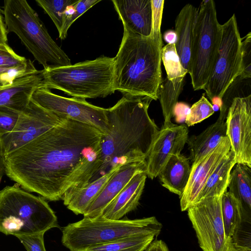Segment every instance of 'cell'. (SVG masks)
<instances>
[{
  "label": "cell",
  "mask_w": 251,
  "mask_h": 251,
  "mask_svg": "<svg viewBox=\"0 0 251 251\" xmlns=\"http://www.w3.org/2000/svg\"><path fill=\"white\" fill-rule=\"evenodd\" d=\"M152 100L124 95L107 108L108 130L102 137L97 169L88 183L124 164L146 160L159 130L148 113Z\"/></svg>",
  "instance_id": "7a4b0ae2"
},
{
  "label": "cell",
  "mask_w": 251,
  "mask_h": 251,
  "mask_svg": "<svg viewBox=\"0 0 251 251\" xmlns=\"http://www.w3.org/2000/svg\"><path fill=\"white\" fill-rule=\"evenodd\" d=\"M228 191L239 201L242 210L243 223H251V168L240 163L230 174Z\"/></svg>",
  "instance_id": "cb8c5ba5"
},
{
  "label": "cell",
  "mask_w": 251,
  "mask_h": 251,
  "mask_svg": "<svg viewBox=\"0 0 251 251\" xmlns=\"http://www.w3.org/2000/svg\"><path fill=\"white\" fill-rule=\"evenodd\" d=\"M114 57L101 56L74 65L41 70V87L63 91L74 98L105 97L113 94Z\"/></svg>",
  "instance_id": "277c9868"
},
{
  "label": "cell",
  "mask_w": 251,
  "mask_h": 251,
  "mask_svg": "<svg viewBox=\"0 0 251 251\" xmlns=\"http://www.w3.org/2000/svg\"><path fill=\"white\" fill-rule=\"evenodd\" d=\"M222 34L214 0H203L198 9L193 29L190 75L195 90L203 89L212 73Z\"/></svg>",
  "instance_id": "ba28073f"
},
{
  "label": "cell",
  "mask_w": 251,
  "mask_h": 251,
  "mask_svg": "<svg viewBox=\"0 0 251 251\" xmlns=\"http://www.w3.org/2000/svg\"><path fill=\"white\" fill-rule=\"evenodd\" d=\"M230 150L227 136L222 138L218 145L208 153L193 162L186 188L179 197L182 211L195 204L207 179L222 158Z\"/></svg>",
  "instance_id": "9a60e30c"
},
{
  "label": "cell",
  "mask_w": 251,
  "mask_h": 251,
  "mask_svg": "<svg viewBox=\"0 0 251 251\" xmlns=\"http://www.w3.org/2000/svg\"><path fill=\"white\" fill-rule=\"evenodd\" d=\"M161 57L167 73L166 78L168 80L176 82L185 79L188 72L180 62L175 44H167L162 47Z\"/></svg>",
  "instance_id": "f1b7e54d"
},
{
  "label": "cell",
  "mask_w": 251,
  "mask_h": 251,
  "mask_svg": "<svg viewBox=\"0 0 251 251\" xmlns=\"http://www.w3.org/2000/svg\"><path fill=\"white\" fill-rule=\"evenodd\" d=\"M242 38L235 14L222 25V34L212 73L203 90L211 100L222 99L226 90L242 73Z\"/></svg>",
  "instance_id": "9c48e42d"
},
{
  "label": "cell",
  "mask_w": 251,
  "mask_h": 251,
  "mask_svg": "<svg viewBox=\"0 0 251 251\" xmlns=\"http://www.w3.org/2000/svg\"><path fill=\"white\" fill-rule=\"evenodd\" d=\"M118 168L83 186L69 189L62 198L64 204L75 214H83Z\"/></svg>",
  "instance_id": "7402d4cb"
},
{
  "label": "cell",
  "mask_w": 251,
  "mask_h": 251,
  "mask_svg": "<svg viewBox=\"0 0 251 251\" xmlns=\"http://www.w3.org/2000/svg\"><path fill=\"white\" fill-rule=\"evenodd\" d=\"M41 71L16 78L11 84L0 88V106L19 112L24 110L34 91L41 86Z\"/></svg>",
  "instance_id": "ac0fdd59"
},
{
  "label": "cell",
  "mask_w": 251,
  "mask_h": 251,
  "mask_svg": "<svg viewBox=\"0 0 251 251\" xmlns=\"http://www.w3.org/2000/svg\"><path fill=\"white\" fill-rule=\"evenodd\" d=\"M219 116L214 124L198 135L188 138L187 143L190 151V158L194 162L215 149L222 138L226 137V108L221 107Z\"/></svg>",
  "instance_id": "ffe728a7"
},
{
  "label": "cell",
  "mask_w": 251,
  "mask_h": 251,
  "mask_svg": "<svg viewBox=\"0 0 251 251\" xmlns=\"http://www.w3.org/2000/svg\"><path fill=\"white\" fill-rule=\"evenodd\" d=\"M188 133L186 126L173 123L158 130L146 158L147 176L151 179L155 178L172 155L181 153L189 138Z\"/></svg>",
  "instance_id": "5bb4252c"
},
{
  "label": "cell",
  "mask_w": 251,
  "mask_h": 251,
  "mask_svg": "<svg viewBox=\"0 0 251 251\" xmlns=\"http://www.w3.org/2000/svg\"><path fill=\"white\" fill-rule=\"evenodd\" d=\"M5 174V165L4 157L1 152L0 148V182L1 179Z\"/></svg>",
  "instance_id": "7bdbcfd3"
},
{
  "label": "cell",
  "mask_w": 251,
  "mask_h": 251,
  "mask_svg": "<svg viewBox=\"0 0 251 251\" xmlns=\"http://www.w3.org/2000/svg\"><path fill=\"white\" fill-rule=\"evenodd\" d=\"M3 13L8 32L16 34L44 69L72 65L26 0H5Z\"/></svg>",
  "instance_id": "8992f818"
},
{
  "label": "cell",
  "mask_w": 251,
  "mask_h": 251,
  "mask_svg": "<svg viewBox=\"0 0 251 251\" xmlns=\"http://www.w3.org/2000/svg\"><path fill=\"white\" fill-rule=\"evenodd\" d=\"M251 248L242 246L234 242L232 240L228 242V246L226 251H251Z\"/></svg>",
  "instance_id": "60d3db41"
},
{
  "label": "cell",
  "mask_w": 251,
  "mask_h": 251,
  "mask_svg": "<svg viewBox=\"0 0 251 251\" xmlns=\"http://www.w3.org/2000/svg\"><path fill=\"white\" fill-rule=\"evenodd\" d=\"M31 100L51 113L94 126L103 134L108 131L107 108L93 105L85 99L66 98L39 87L33 93Z\"/></svg>",
  "instance_id": "30bf717a"
},
{
  "label": "cell",
  "mask_w": 251,
  "mask_h": 251,
  "mask_svg": "<svg viewBox=\"0 0 251 251\" xmlns=\"http://www.w3.org/2000/svg\"><path fill=\"white\" fill-rule=\"evenodd\" d=\"M124 29L144 37L151 32V0H112Z\"/></svg>",
  "instance_id": "e0dca14e"
},
{
  "label": "cell",
  "mask_w": 251,
  "mask_h": 251,
  "mask_svg": "<svg viewBox=\"0 0 251 251\" xmlns=\"http://www.w3.org/2000/svg\"><path fill=\"white\" fill-rule=\"evenodd\" d=\"M163 38L168 44H176L177 41L176 34L175 30H168L164 33Z\"/></svg>",
  "instance_id": "b9f144b4"
},
{
  "label": "cell",
  "mask_w": 251,
  "mask_h": 251,
  "mask_svg": "<svg viewBox=\"0 0 251 251\" xmlns=\"http://www.w3.org/2000/svg\"><path fill=\"white\" fill-rule=\"evenodd\" d=\"M197 9L190 3L180 10L175 20V32L177 41L176 49L183 67L190 70L191 52L192 46L193 29Z\"/></svg>",
  "instance_id": "44dd1931"
},
{
  "label": "cell",
  "mask_w": 251,
  "mask_h": 251,
  "mask_svg": "<svg viewBox=\"0 0 251 251\" xmlns=\"http://www.w3.org/2000/svg\"><path fill=\"white\" fill-rule=\"evenodd\" d=\"M20 112L5 106H0V137L14 128Z\"/></svg>",
  "instance_id": "e575fe53"
},
{
  "label": "cell",
  "mask_w": 251,
  "mask_h": 251,
  "mask_svg": "<svg viewBox=\"0 0 251 251\" xmlns=\"http://www.w3.org/2000/svg\"><path fill=\"white\" fill-rule=\"evenodd\" d=\"M157 237L154 234L129 236L85 251H144Z\"/></svg>",
  "instance_id": "83f0119b"
},
{
  "label": "cell",
  "mask_w": 251,
  "mask_h": 251,
  "mask_svg": "<svg viewBox=\"0 0 251 251\" xmlns=\"http://www.w3.org/2000/svg\"><path fill=\"white\" fill-rule=\"evenodd\" d=\"M221 196L203 199L188 210V216L203 251H226V238L221 211Z\"/></svg>",
  "instance_id": "8fae6325"
},
{
  "label": "cell",
  "mask_w": 251,
  "mask_h": 251,
  "mask_svg": "<svg viewBox=\"0 0 251 251\" xmlns=\"http://www.w3.org/2000/svg\"><path fill=\"white\" fill-rule=\"evenodd\" d=\"M242 66L240 75L246 79L251 78V32L242 38Z\"/></svg>",
  "instance_id": "d590c367"
},
{
  "label": "cell",
  "mask_w": 251,
  "mask_h": 251,
  "mask_svg": "<svg viewBox=\"0 0 251 251\" xmlns=\"http://www.w3.org/2000/svg\"><path fill=\"white\" fill-rule=\"evenodd\" d=\"M38 71L33 63L26 66L14 69L0 68V88L11 84L19 77Z\"/></svg>",
  "instance_id": "836d02e7"
},
{
  "label": "cell",
  "mask_w": 251,
  "mask_h": 251,
  "mask_svg": "<svg viewBox=\"0 0 251 251\" xmlns=\"http://www.w3.org/2000/svg\"><path fill=\"white\" fill-rule=\"evenodd\" d=\"M31 63L30 59L17 54L8 44H0V68L14 69Z\"/></svg>",
  "instance_id": "1f68e13d"
},
{
  "label": "cell",
  "mask_w": 251,
  "mask_h": 251,
  "mask_svg": "<svg viewBox=\"0 0 251 251\" xmlns=\"http://www.w3.org/2000/svg\"><path fill=\"white\" fill-rule=\"evenodd\" d=\"M65 119L44 109L31 99L27 106L20 113L13 130L0 137V148L3 157Z\"/></svg>",
  "instance_id": "7c38bea8"
},
{
  "label": "cell",
  "mask_w": 251,
  "mask_h": 251,
  "mask_svg": "<svg viewBox=\"0 0 251 251\" xmlns=\"http://www.w3.org/2000/svg\"><path fill=\"white\" fill-rule=\"evenodd\" d=\"M162 41L150 35L144 37L124 29L114 61V89L125 96L158 99L162 81Z\"/></svg>",
  "instance_id": "3957f363"
},
{
  "label": "cell",
  "mask_w": 251,
  "mask_h": 251,
  "mask_svg": "<svg viewBox=\"0 0 251 251\" xmlns=\"http://www.w3.org/2000/svg\"><path fill=\"white\" fill-rule=\"evenodd\" d=\"M145 251H169L166 244L161 240L152 241Z\"/></svg>",
  "instance_id": "f35d334b"
},
{
  "label": "cell",
  "mask_w": 251,
  "mask_h": 251,
  "mask_svg": "<svg viewBox=\"0 0 251 251\" xmlns=\"http://www.w3.org/2000/svg\"><path fill=\"white\" fill-rule=\"evenodd\" d=\"M225 122L236 164L251 168V95L232 100Z\"/></svg>",
  "instance_id": "4fadbf2b"
},
{
  "label": "cell",
  "mask_w": 251,
  "mask_h": 251,
  "mask_svg": "<svg viewBox=\"0 0 251 251\" xmlns=\"http://www.w3.org/2000/svg\"><path fill=\"white\" fill-rule=\"evenodd\" d=\"M235 164L234 153L230 150L208 177L197 202L206 198L222 196L227 191L230 174Z\"/></svg>",
  "instance_id": "d4e9b609"
},
{
  "label": "cell",
  "mask_w": 251,
  "mask_h": 251,
  "mask_svg": "<svg viewBox=\"0 0 251 251\" xmlns=\"http://www.w3.org/2000/svg\"><path fill=\"white\" fill-rule=\"evenodd\" d=\"M78 0H36L37 4L50 17L58 32L61 30L64 12L70 5L76 3Z\"/></svg>",
  "instance_id": "f546056e"
},
{
  "label": "cell",
  "mask_w": 251,
  "mask_h": 251,
  "mask_svg": "<svg viewBox=\"0 0 251 251\" xmlns=\"http://www.w3.org/2000/svg\"><path fill=\"white\" fill-rule=\"evenodd\" d=\"M212 104L203 94L200 99L189 108L185 117L187 126H192L208 118L214 113Z\"/></svg>",
  "instance_id": "4dcf8cb0"
},
{
  "label": "cell",
  "mask_w": 251,
  "mask_h": 251,
  "mask_svg": "<svg viewBox=\"0 0 251 251\" xmlns=\"http://www.w3.org/2000/svg\"><path fill=\"white\" fill-rule=\"evenodd\" d=\"M19 186L0 190V232L17 236L59 227L57 217L45 199Z\"/></svg>",
  "instance_id": "5b68a950"
},
{
  "label": "cell",
  "mask_w": 251,
  "mask_h": 251,
  "mask_svg": "<svg viewBox=\"0 0 251 251\" xmlns=\"http://www.w3.org/2000/svg\"><path fill=\"white\" fill-rule=\"evenodd\" d=\"M221 203L225 236L228 242L233 240L243 223L242 208L239 201L228 191L222 195Z\"/></svg>",
  "instance_id": "484cf974"
},
{
  "label": "cell",
  "mask_w": 251,
  "mask_h": 251,
  "mask_svg": "<svg viewBox=\"0 0 251 251\" xmlns=\"http://www.w3.org/2000/svg\"><path fill=\"white\" fill-rule=\"evenodd\" d=\"M45 233L17 236L27 251H46L44 235Z\"/></svg>",
  "instance_id": "74e56055"
},
{
  "label": "cell",
  "mask_w": 251,
  "mask_h": 251,
  "mask_svg": "<svg viewBox=\"0 0 251 251\" xmlns=\"http://www.w3.org/2000/svg\"><path fill=\"white\" fill-rule=\"evenodd\" d=\"M165 1L151 0L152 27L151 35L162 40L161 25Z\"/></svg>",
  "instance_id": "8d00e7d4"
},
{
  "label": "cell",
  "mask_w": 251,
  "mask_h": 251,
  "mask_svg": "<svg viewBox=\"0 0 251 251\" xmlns=\"http://www.w3.org/2000/svg\"><path fill=\"white\" fill-rule=\"evenodd\" d=\"M162 227L161 223L154 216L134 220H110L100 216L84 217L62 228L61 242L70 251H85L129 236H158Z\"/></svg>",
  "instance_id": "52a82bcc"
},
{
  "label": "cell",
  "mask_w": 251,
  "mask_h": 251,
  "mask_svg": "<svg viewBox=\"0 0 251 251\" xmlns=\"http://www.w3.org/2000/svg\"><path fill=\"white\" fill-rule=\"evenodd\" d=\"M8 33L0 9V44H8Z\"/></svg>",
  "instance_id": "ab89813d"
},
{
  "label": "cell",
  "mask_w": 251,
  "mask_h": 251,
  "mask_svg": "<svg viewBox=\"0 0 251 251\" xmlns=\"http://www.w3.org/2000/svg\"><path fill=\"white\" fill-rule=\"evenodd\" d=\"M184 84V80L173 82L167 78L162 80L158 92L164 122L163 126L171 124L175 116V109Z\"/></svg>",
  "instance_id": "4316f807"
},
{
  "label": "cell",
  "mask_w": 251,
  "mask_h": 251,
  "mask_svg": "<svg viewBox=\"0 0 251 251\" xmlns=\"http://www.w3.org/2000/svg\"><path fill=\"white\" fill-rule=\"evenodd\" d=\"M146 160L126 164L118 168L86 209L83 214L84 217L94 218L100 216L105 208L136 174L146 172Z\"/></svg>",
  "instance_id": "2e32d148"
},
{
  "label": "cell",
  "mask_w": 251,
  "mask_h": 251,
  "mask_svg": "<svg viewBox=\"0 0 251 251\" xmlns=\"http://www.w3.org/2000/svg\"><path fill=\"white\" fill-rule=\"evenodd\" d=\"M145 172L136 174L105 208L100 215L110 220H120L135 210L139 203L147 178Z\"/></svg>",
  "instance_id": "d6986e66"
},
{
  "label": "cell",
  "mask_w": 251,
  "mask_h": 251,
  "mask_svg": "<svg viewBox=\"0 0 251 251\" xmlns=\"http://www.w3.org/2000/svg\"><path fill=\"white\" fill-rule=\"evenodd\" d=\"M100 1V0H78L75 4V12L69 17L64 19L61 30L59 33V38L62 40L65 39L67 36V31L69 27L74 21Z\"/></svg>",
  "instance_id": "d6a6232c"
},
{
  "label": "cell",
  "mask_w": 251,
  "mask_h": 251,
  "mask_svg": "<svg viewBox=\"0 0 251 251\" xmlns=\"http://www.w3.org/2000/svg\"><path fill=\"white\" fill-rule=\"evenodd\" d=\"M190 171L188 159L180 153L169 159L158 176L163 187L180 197L187 184Z\"/></svg>",
  "instance_id": "603a6c76"
},
{
  "label": "cell",
  "mask_w": 251,
  "mask_h": 251,
  "mask_svg": "<svg viewBox=\"0 0 251 251\" xmlns=\"http://www.w3.org/2000/svg\"><path fill=\"white\" fill-rule=\"evenodd\" d=\"M103 135L94 126L66 119L5 155V174L23 189L58 201L93 177Z\"/></svg>",
  "instance_id": "6da1fadb"
}]
</instances>
